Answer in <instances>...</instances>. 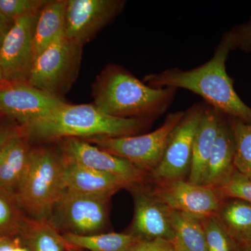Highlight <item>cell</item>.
<instances>
[{
	"instance_id": "cell-4",
	"label": "cell",
	"mask_w": 251,
	"mask_h": 251,
	"mask_svg": "<svg viewBox=\"0 0 251 251\" xmlns=\"http://www.w3.org/2000/svg\"><path fill=\"white\" fill-rule=\"evenodd\" d=\"M62 156L47 148L31 149L29 163L16 195L31 219L48 221L65 191Z\"/></svg>"
},
{
	"instance_id": "cell-13",
	"label": "cell",
	"mask_w": 251,
	"mask_h": 251,
	"mask_svg": "<svg viewBox=\"0 0 251 251\" xmlns=\"http://www.w3.org/2000/svg\"><path fill=\"white\" fill-rule=\"evenodd\" d=\"M62 148L63 154L74 161L94 171L113 175L129 186L145 179V172L131 162L111 154L87 140L66 138Z\"/></svg>"
},
{
	"instance_id": "cell-6",
	"label": "cell",
	"mask_w": 251,
	"mask_h": 251,
	"mask_svg": "<svg viewBox=\"0 0 251 251\" xmlns=\"http://www.w3.org/2000/svg\"><path fill=\"white\" fill-rule=\"evenodd\" d=\"M184 115V111L169 114L161 126L145 134L119 138L99 137L87 141L128 160L142 171H153L163 158L172 133Z\"/></svg>"
},
{
	"instance_id": "cell-30",
	"label": "cell",
	"mask_w": 251,
	"mask_h": 251,
	"mask_svg": "<svg viewBox=\"0 0 251 251\" xmlns=\"http://www.w3.org/2000/svg\"><path fill=\"white\" fill-rule=\"evenodd\" d=\"M173 244L164 239H140L127 251H172Z\"/></svg>"
},
{
	"instance_id": "cell-18",
	"label": "cell",
	"mask_w": 251,
	"mask_h": 251,
	"mask_svg": "<svg viewBox=\"0 0 251 251\" xmlns=\"http://www.w3.org/2000/svg\"><path fill=\"white\" fill-rule=\"evenodd\" d=\"M221 113L219 133L208 162L205 177L202 185L216 188L224 184L234 171V139L232 125L225 120Z\"/></svg>"
},
{
	"instance_id": "cell-11",
	"label": "cell",
	"mask_w": 251,
	"mask_h": 251,
	"mask_svg": "<svg viewBox=\"0 0 251 251\" xmlns=\"http://www.w3.org/2000/svg\"><path fill=\"white\" fill-rule=\"evenodd\" d=\"M65 102L28 82H4L0 87V113L27 127L46 118Z\"/></svg>"
},
{
	"instance_id": "cell-9",
	"label": "cell",
	"mask_w": 251,
	"mask_h": 251,
	"mask_svg": "<svg viewBox=\"0 0 251 251\" xmlns=\"http://www.w3.org/2000/svg\"><path fill=\"white\" fill-rule=\"evenodd\" d=\"M40 11L15 20L0 46V69L5 82L29 80L34 63V28Z\"/></svg>"
},
{
	"instance_id": "cell-29",
	"label": "cell",
	"mask_w": 251,
	"mask_h": 251,
	"mask_svg": "<svg viewBox=\"0 0 251 251\" xmlns=\"http://www.w3.org/2000/svg\"><path fill=\"white\" fill-rule=\"evenodd\" d=\"M228 41L232 50L239 49L244 52H251V32L236 26L224 34Z\"/></svg>"
},
{
	"instance_id": "cell-8",
	"label": "cell",
	"mask_w": 251,
	"mask_h": 251,
	"mask_svg": "<svg viewBox=\"0 0 251 251\" xmlns=\"http://www.w3.org/2000/svg\"><path fill=\"white\" fill-rule=\"evenodd\" d=\"M205 106V104L195 103L184 111L172 133L163 158L152 171L155 179L175 181L184 179L189 174L193 141Z\"/></svg>"
},
{
	"instance_id": "cell-34",
	"label": "cell",
	"mask_w": 251,
	"mask_h": 251,
	"mask_svg": "<svg viewBox=\"0 0 251 251\" xmlns=\"http://www.w3.org/2000/svg\"><path fill=\"white\" fill-rule=\"evenodd\" d=\"M234 241L238 242L244 243V244H249V245L251 246V229Z\"/></svg>"
},
{
	"instance_id": "cell-2",
	"label": "cell",
	"mask_w": 251,
	"mask_h": 251,
	"mask_svg": "<svg viewBox=\"0 0 251 251\" xmlns=\"http://www.w3.org/2000/svg\"><path fill=\"white\" fill-rule=\"evenodd\" d=\"M177 90L155 88L117 64H109L93 86L94 105L110 116L155 120L174 101Z\"/></svg>"
},
{
	"instance_id": "cell-26",
	"label": "cell",
	"mask_w": 251,
	"mask_h": 251,
	"mask_svg": "<svg viewBox=\"0 0 251 251\" xmlns=\"http://www.w3.org/2000/svg\"><path fill=\"white\" fill-rule=\"evenodd\" d=\"M207 251H234V240L216 217L202 220Z\"/></svg>"
},
{
	"instance_id": "cell-5",
	"label": "cell",
	"mask_w": 251,
	"mask_h": 251,
	"mask_svg": "<svg viewBox=\"0 0 251 251\" xmlns=\"http://www.w3.org/2000/svg\"><path fill=\"white\" fill-rule=\"evenodd\" d=\"M82 50L83 46L64 36L36 59L28 83L62 99L78 76Z\"/></svg>"
},
{
	"instance_id": "cell-15",
	"label": "cell",
	"mask_w": 251,
	"mask_h": 251,
	"mask_svg": "<svg viewBox=\"0 0 251 251\" xmlns=\"http://www.w3.org/2000/svg\"><path fill=\"white\" fill-rule=\"evenodd\" d=\"M62 177L65 189L92 196H110L129 186L113 175L87 168L63 154Z\"/></svg>"
},
{
	"instance_id": "cell-33",
	"label": "cell",
	"mask_w": 251,
	"mask_h": 251,
	"mask_svg": "<svg viewBox=\"0 0 251 251\" xmlns=\"http://www.w3.org/2000/svg\"><path fill=\"white\" fill-rule=\"evenodd\" d=\"M12 133L5 128H0V148L4 145L5 142L11 136Z\"/></svg>"
},
{
	"instance_id": "cell-36",
	"label": "cell",
	"mask_w": 251,
	"mask_h": 251,
	"mask_svg": "<svg viewBox=\"0 0 251 251\" xmlns=\"http://www.w3.org/2000/svg\"><path fill=\"white\" fill-rule=\"evenodd\" d=\"M239 27L241 29H244V30L251 32V18L249 20V22L245 23V24L240 25Z\"/></svg>"
},
{
	"instance_id": "cell-38",
	"label": "cell",
	"mask_w": 251,
	"mask_h": 251,
	"mask_svg": "<svg viewBox=\"0 0 251 251\" xmlns=\"http://www.w3.org/2000/svg\"><path fill=\"white\" fill-rule=\"evenodd\" d=\"M4 82V77H3L2 72H1V69H0V87Z\"/></svg>"
},
{
	"instance_id": "cell-22",
	"label": "cell",
	"mask_w": 251,
	"mask_h": 251,
	"mask_svg": "<svg viewBox=\"0 0 251 251\" xmlns=\"http://www.w3.org/2000/svg\"><path fill=\"white\" fill-rule=\"evenodd\" d=\"M21 232L31 251H64L67 249L68 244L62 234L48 221L25 219Z\"/></svg>"
},
{
	"instance_id": "cell-39",
	"label": "cell",
	"mask_w": 251,
	"mask_h": 251,
	"mask_svg": "<svg viewBox=\"0 0 251 251\" xmlns=\"http://www.w3.org/2000/svg\"><path fill=\"white\" fill-rule=\"evenodd\" d=\"M67 251H81L80 249H75V248L69 247V245H68Z\"/></svg>"
},
{
	"instance_id": "cell-35",
	"label": "cell",
	"mask_w": 251,
	"mask_h": 251,
	"mask_svg": "<svg viewBox=\"0 0 251 251\" xmlns=\"http://www.w3.org/2000/svg\"><path fill=\"white\" fill-rule=\"evenodd\" d=\"M234 251H251V246L249 244H244L242 242H238L234 241Z\"/></svg>"
},
{
	"instance_id": "cell-37",
	"label": "cell",
	"mask_w": 251,
	"mask_h": 251,
	"mask_svg": "<svg viewBox=\"0 0 251 251\" xmlns=\"http://www.w3.org/2000/svg\"><path fill=\"white\" fill-rule=\"evenodd\" d=\"M172 244H173V249L172 251H185L177 243L175 242L174 240L172 241Z\"/></svg>"
},
{
	"instance_id": "cell-12",
	"label": "cell",
	"mask_w": 251,
	"mask_h": 251,
	"mask_svg": "<svg viewBox=\"0 0 251 251\" xmlns=\"http://www.w3.org/2000/svg\"><path fill=\"white\" fill-rule=\"evenodd\" d=\"M161 182L154 196L171 210L201 220L219 214L222 198L214 188L191 184L184 179Z\"/></svg>"
},
{
	"instance_id": "cell-32",
	"label": "cell",
	"mask_w": 251,
	"mask_h": 251,
	"mask_svg": "<svg viewBox=\"0 0 251 251\" xmlns=\"http://www.w3.org/2000/svg\"><path fill=\"white\" fill-rule=\"evenodd\" d=\"M14 21L9 19L0 13V46L14 25Z\"/></svg>"
},
{
	"instance_id": "cell-14",
	"label": "cell",
	"mask_w": 251,
	"mask_h": 251,
	"mask_svg": "<svg viewBox=\"0 0 251 251\" xmlns=\"http://www.w3.org/2000/svg\"><path fill=\"white\" fill-rule=\"evenodd\" d=\"M132 230V234L143 240L164 239L172 242L175 232L171 209L154 196L137 193Z\"/></svg>"
},
{
	"instance_id": "cell-24",
	"label": "cell",
	"mask_w": 251,
	"mask_h": 251,
	"mask_svg": "<svg viewBox=\"0 0 251 251\" xmlns=\"http://www.w3.org/2000/svg\"><path fill=\"white\" fill-rule=\"evenodd\" d=\"M231 125L234 139V169L251 179V124L232 119Z\"/></svg>"
},
{
	"instance_id": "cell-16",
	"label": "cell",
	"mask_w": 251,
	"mask_h": 251,
	"mask_svg": "<svg viewBox=\"0 0 251 251\" xmlns=\"http://www.w3.org/2000/svg\"><path fill=\"white\" fill-rule=\"evenodd\" d=\"M27 136L12 133L0 148V189L14 197L30 156Z\"/></svg>"
},
{
	"instance_id": "cell-19",
	"label": "cell",
	"mask_w": 251,
	"mask_h": 251,
	"mask_svg": "<svg viewBox=\"0 0 251 251\" xmlns=\"http://www.w3.org/2000/svg\"><path fill=\"white\" fill-rule=\"evenodd\" d=\"M67 0H50L38 16L34 28V61L48 48L65 36Z\"/></svg>"
},
{
	"instance_id": "cell-20",
	"label": "cell",
	"mask_w": 251,
	"mask_h": 251,
	"mask_svg": "<svg viewBox=\"0 0 251 251\" xmlns=\"http://www.w3.org/2000/svg\"><path fill=\"white\" fill-rule=\"evenodd\" d=\"M62 237L69 247L90 251H127L140 239L132 234L122 233H62Z\"/></svg>"
},
{
	"instance_id": "cell-25",
	"label": "cell",
	"mask_w": 251,
	"mask_h": 251,
	"mask_svg": "<svg viewBox=\"0 0 251 251\" xmlns=\"http://www.w3.org/2000/svg\"><path fill=\"white\" fill-rule=\"evenodd\" d=\"M9 193L0 189V237L14 236L22 232L25 220L20 216Z\"/></svg>"
},
{
	"instance_id": "cell-27",
	"label": "cell",
	"mask_w": 251,
	"mask_h": 251,
	"mask_svg": "<svg viewBox=\"0 0 251 251\" xmlns=\"http://www.w3.org/2000/svg\"><path fill=\"white\" fill-rule=\"evenodd\" d=\"M221 198H232L251 204V179L234 169L229 179L216 188Z\"/></svg>"
},
{
	"instance_id": "cell-23",
	"label": "cell",
	"mask_w": 251,
	"mask_h": 251,
	"mask_svg": "<svg viewBox=\"0 0 251 251\" xmlns=\"http://www.w3.org/2000/svg\"><path fill=\"white\" fill-rule=\"evenodd\" d=\"M219 222L234 240L251 229V204L242 200H234L219 212Z\"/></svg>"
},
{
	"instance_id": "cell-17",
	"label": "cell",
	"mask_w": 251,
	"mask_h": 251,
	"mask_svg": "<svg viewBox=\"0 0 251 251\" xmlns=\"http://www.w3.org/2000/svg\"><path fill=\"white\" fill-rule=\"evenodd\" d=\"M221 112L206 105L193 141L188 182L202 185L218 133Z\"/></svg>"
},
{
	"instance_id": "cell-21",
	"label": "cell",
	"mask_w": 251,
	"mask_h": 251,
	"mask_svg": "<svg viewBox=\"0 0 251 251\" xmlns=\"http://www.w3.org/2000/svg\"><path fill=\"white\" fill-rule=\"evenodd\" d=\"M171 221L175 232L173 240L185 251H207L202 220L171 210Z\"/></svg>"
},
{
	"instance_id": "cell-3",
	"label": "cell",
	"mask_w": 251,
	"mask_h": 251,
	"mask_svg": "<svg viewBox=\"0 0 251 251\" xmlns=\"http://www.w3.org/2000/svg\"><path fill=\"white\" fill-rule=\"evenodd\" d=\"M153 122L110 116L94 104L66 103L49 116L25 127V130L28 136L41 140L119 138L137 135L150 127Z\"/></svg>"
},
{
	"instance_id": "cell-10",
	"label": "cell",
	"mask_w": 251,
	"mask_h": 251,
	"mask_svg": "<svg viewBox=\"0 0 251 251\" xmlns=\"http://www.w3.org/2000/svg\"><path fill=\"white\" fill-rule=\"evenodd\" d=\"M122 0H67L65 37L83 46L124 10Z\"/></svg>"
},
{
	"instance_id": "cell-31",
	"label": "cell",
	"mask_w": 251,
	"mask_h": 251,
	"mask_svg": "<svg viewBox=\"0 0 251 251\" xmlns=\"http://www.w3.org/2000/svg\"><path fill=\"white\" fill-rule=\"evenodd\" d=\"M0 251H31L19 237H0Z\"/></svg>"
},
{
	"instance_id": "cell-7",
	"label": "cell",
	"mask_w": 251,
	"mask_h": 251,
	"mask_svg": "<svg viewBox=\"0 0 251 251\" xmlns=\"http://www.w3.org/2000/svg\"><path fill=\"white\" fill-rule=\"evenodd\" d=\"M110 198L66 189L54 206L49 222L63 233L99 234L106 226Z\"/></svg>"
},
{
	"instance_id": "cell-28",
	"label": "cell",
	"mask_w": 251,
	"mask_h": 251,
	"mask_svg": "<svg viewBox=\"0 0 251 251\" xmlns=\"http://www.w3.org/2000/svg\"><path fill=\"white\" fill-rule=\"evenodd\" d=\"M49 0H0V13L15 20L39 12Z\"/></svg>"
},
{
	"instance_id": "cell-1",
	"label": "cell",
	"mask_w": 251,
	"mask_h": 251,
	"mask_svg": "<svg viewBox=\"0 0 251 251\" xmlns=\"http://www.w3.org/2000/svg\"><path fill=\"white\" fill-rule=\"evenodd\" d=\"M231 51L232 48L224 36L213 57L202 65L189 70L171 68L145 75L143 82L155 88L191 91L223 115L251 124V108L238 96L234 80L226 71V62Z\"/></svg>"
}]
</instances>
